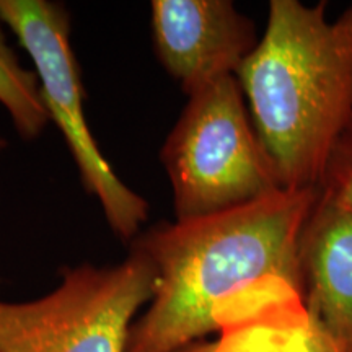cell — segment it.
Here are the masks:
<instances>
[{"label":"cell","instance_id":"7","mask_svg":"<svg viewBox=\"0 0 352 352\" xmlns=\"http://www.w3.org/2000/svg\"><path fill=\"white\" fill-rule=\"evenodd\" d=\"M217 340L176 352H344L283 277H264L220 302Z\"/></svg>","mask_w":352,"mask_h":352},{"label":"cell","instance_id":"6","mask_svg":"<svg viewBox=\"0 0 352 352\" xmlns=\"http://www.w3.org/2000/svg\"><path fill=\"white\" fill-rule=\"evenodd\" d=\"M151 26L158 60L188 96L236 76L259 41L230 0H153Z\"/></svg>","mask_w":352,"mask_h":352},{"label":"cell","instance_id":"3","mask_svg":"<svg viewBox=\"0 0 352 352\" xmlns=\"http://www.w3.org/2000/svg\"><path fill=\"white\" fill-rule=\"evenodd\" d=\"M175 222H191L280 191L236 76L188 96L160 152Z\"/></svg>","mask_w":352,"mask_h":352},{"label":"cell","instance_id":"1","mask_svg":"<svg viewBox=\"0 0 352 352\" xmlns=\"http://www.w3.org/2000/svg\"><path fill=\"white\" fill-rule=\"evenodd\" d=\"M318 191H280L191 222H162L132 241L157 272L155 296L124 352H176L217 331L215 310L264 277L302 292L298 240Z\"/></svg>","mask_w":352,"mask_h":352},{"label":"cell","instance_id":"4","mask_svg":"<svg viewBox=\"0 0 352 352\" xmlns=\"http://www.w3.org/2000/svg\"><path fill=\"white\" fill-rule=\"evenodd\" d=\"M155 287V267L135 246L120 264L67 267L47 296L0 298V352H124L135 315Z\"/></svg>","mask_w":352,"mask_h":352},{"label":"cell","instance_id":"11","mask_svg":"<svg viewBox=\"0 0 352 352\" xmlns=\"http://www.w3.org/2000/svg\"><path fill=\"white\" fill-rule=\"evenodd\" d=\"M7 145H8V142L6 140V138H3L2 134H0V152H3L7 148Z\"/></svg>","mask_w":352,"mask_h":352},{"label":"cell","instance_id":"5","mask_svg":"<svg viewBox=\"0 0 352 352\" xmlns=\"http://www.w3.org/2000/svg\"><path fill=\"white\" fill-rule=\"evenodd\" d=\"M0 20L32 57L44 107L63 132L87 192L98 199L109 228L134 241L148 219V202L121 182L88 126L69 10L52 0H0Z\"/></svg>","mask_w":352,"mask_h":352},{"label":"cell","instance_id":"10","mask_svg":"<svg viewBox=\"0 0 352 352\" xmlns=\"http://www.w3.org/2000/svg\"><path fill=\"white\" fill-rule=\"evenodd\" d=\"M316 191L321 199L352 210V122L329 153Z\"/></svg>","mask_w":352,"mask_h":352},{"label":"cell","instance_id":"9","mask_svg":"<svg viewBox=\"0 0 352 352\" xmlns=\"http://www.w3.org/2000/svg\"><path fill=\"white\" fill-rule=\"evenodd\" d=\"M2 23L0 20V104L10 116L16 134L25 140H34L51 118L44 107L36 72L26 69L8 46Z\"/></svg>","mask_w":352,"mask_h":352},{"label":"cell","instance_id":"8","mask_svg":"<svg viewBox=\"0 0 352 352\" xmlns=\"http://www.w3.org/2000/svg\"><path fill=\"white\" fill-rule=\"evenodd\" d=\"M302 296L344 352H352V210L316 201L298 240Z\"/></svg>","mask_w":352,"mask_h":352},{"label":"cell","instance_id":"2","mask_svg":"<svg viewBox=\"0 0 352 352\" xmlns=\"http://www.w3.org/2000/svg\"><path fill=\"white\" fill-rule=\"evenodd\" d=\"M236 78L283 188L315 189L352 122V6L328 20L324 2L271 0Z\"/></svg>","mask_w":352,"mask_h":352}]
</instances>
